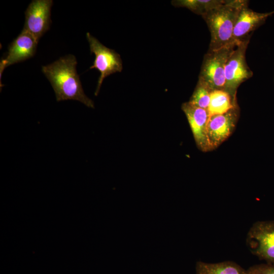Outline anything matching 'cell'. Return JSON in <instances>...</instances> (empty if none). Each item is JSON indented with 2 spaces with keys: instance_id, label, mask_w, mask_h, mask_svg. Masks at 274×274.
<instances>
[{
  "instance_id": "3",
  "label": "cell",
  "mask_w": 274,
  "mask_h": 274,
  "mask_svg": "<svg viewBox=\"0 0 274 274\" xmlns=\"http://www.w3.org/2000/svg\"><path fill=\"white\" fill-rule=\"evenodd\" d=\"M236 44L218 49H209L205 54L198 79L206 83L212 90H225L226 62Z\"/></svg>"
},
{
  "instance_id": "11",
  "label": "cell",
  "mask_w": 274,
  "mask_h": 274,
  "mask_svg": "<svg viewBox=\"0 0 274 274\" xmlns=\"http://www.w3.org/2000/svg\"><path fill=\"white\" fill-rule=\"evenodd\" d=\"M247 5L239 11L233 33V41L235 44L251 37V33L274 11L261 13L249 9Z\"/></svg>"
},
{
  "instance_id": "10",
  "label": "cell",
  "mask_w": 274,
  "mask_h": 274,
  "mask_svg": "<svg viewBox=\"0 0 274 274\" xmlns=\"http://www.w3.org/2000/svg\"><path fill=\"white\" fill-rule=\"evenodd\" d=\"M38 41L29 32L22 31L12 42L6 57L1 62L2 72L8 66L32 57L35 54Z\"/></svg>"
},
{
  "instance_id": "15",
  "label": "cell",
  "mask_w": 274,
  "mask_h": 274,
  "mask_svg": "<svg viewBox=\"0 0 274 274\" xmlns=\"http://www.w3.org/2000/svg\"><path fill=\"white\" fill-rule=\"evenodd\" d=\"M212 91L206 83L198 79L188 102L197 107L208 110Z\"/></svg>"
},
{
  "instance_id": "9",
  "label": "cell",
  "mask_w": 274,
  "mask_h": 274,
  "mask_svg": "<svg viewBox=\"0 0 274 274\" xmlns=\"http://www.w3.org/2000/svg\"><path fill=\"white\" fill-rule=\"evenodd\" d=\"M238 115V107L221 115L210 117L208 123V137L212 150L217 148L233 132Z\"/></svg>"
},
{
  "instance_id": "14",
  "label": "cell",
  "mask_w": 274,
  "mask_h": 274,
  "mask_svg": "<svg viewBox=\"0 0 274 274\" xmlns=\"http://www.w3.org/2000/svg\"><path fill=\"white\" fill-rule=\"evenodd\" d=\"M224 2V0H175L172 4L175 7L186 8L202 16Z\"/></svg>"
},
{
  "instance_id": "5",
  "label": "cell",
  "mask_w": 274,
  "mask_h": 274,
  "mask_svg": "<svg viewBox=\"0 0 274 274\" xmlns=\"http://www.w3.org/2000/svg\"><path fill=\"white\" fill-rule=\"evenodd\" d=\"M246 243L254 255L274 264V220L255 222L247 233Z\"/></svg>"
},
{
  "instance_id": "13",
  "label": "cell",
  "mask_w": 274,
  "mask_h": 274,
  "mask_svg": "<svg viewBox=\"0 0 274 274\" xmlns=\"http://www.w3.org/2000/svg\"><path fill=\"white\" fill-rule=\"evenodd\" d=\"M236 98L224 90H213L208 109L209 116L224 114L237 107Z\"/></svg>"
},
{
  "instance_id": "4",
  "label": "cell",
  "mask_w": 274,
  "mask_h": 274,
  "mask_svg": "<svg viewBox=\"0 0 274 274\" xmlns=\"http://www.w3.org/2000/svg\"><path fill=\"white\" fill-rule=\"evenodd\" d=\"M250 39L237 44L229 55L225 67V91L236 98L237 88L252 77L253 73L246 60V52Z\"/></svg>"
},
{
  "instance_id": "6",
  "label": "cell",
  "mask_w": 274,
  "mask_h": 274,
  "mask_svg": "<svg viewBox=\"0 0 274 274\" xmlns=\"http://www.w3.org/2000/svg\"><path fill=\"white\" fill-rule=\"evenodd\" d=\"M90 51L95 55L93 65L90 69L95 68L100 73L94 94L97 96L104 79L111 74L121 72L123 68L120 54L115 50L107 48L89 32L86 33Z\"/></svg>"
},
{
  "instance_id": "7",
  "label": "cell",
  "mask_w": 274,
  "mask_h": 274,
  "mask_svg": "<svg viewBox=\"0 0 274 274\" xmlns=\"http://www.w3.org/2000/svg\"><path fill=\"white\" fill-rule=\"evenodd\" d=\"M52 0H34L25 11V21L23 31L30 33L38 42L50 28Z\"/></svg>"
},
{
  "instance_id": "16",
  "label": "cell",
  "mask_w": 274,
  "mask_h": 274,
  "mask_svg": "<svg viewBox=\"0 0 274 274\" xmlns=\"http://www.w3.org/2000/svg\"><path fill=\"white\" fill-rule=\"evenodd\" d=\"M248 270L250 274H274V264L267 263L255 264Z\"/></svg>"
},
{
  "instance_id": "1",
  "label": "cell",
  "mask_w": 274,
  "mask_h": 274,
  "mask_svg": "<svg viewBox=\"0 0 274 274\" xmlns=\"http://www.w3.org/2000/svg\"><path fill=\"white\" fill-rule=\"evenodd\" d=\"M77 61L70 54L54 62L42 66V72L54 91L57 101L78 100L89 108H94L93 101L85 94L77 73Z\"/></svg>"
},
{
  "instance_id": "8",
  "label": "cell",
  "mask_w": 274,
  "mask_h": 274,
  "mask_svg": "<svg viewBox=\"0 0 274 274\" xmlns=\"http://www.w3.org/2000/svg\"><path fill=\"white\" fill-rule=\"evenodd\" d=\"M197 148L203 152L212 150L208 137L210 118L207 110L197 107L188 101L182 105Z\"/></svg>"
},
{
  "instance_id": "12",
  "label": "cell",
  "mask_w": 274,
  "mask_h": 274,
  "mask_svg": "<svg viewBox=\"0 0 274 274\" xmlns=\"http://www.w3.org/2000/svg\"><path fill=\"white\" fill-rule=\"evenodd\" d=\"M195 274H250L236 263L225 261L217 263L197 261L195 265Z\"/></svg>"
},
{
  "instance_id": "2",
  "label": "cell",
  "mask_w": 274,
  "mask_h": 274,
  "mask_svg": "<svg viewBox=\"0 0 274 274\" xmlns=\"http://www.w3.org/2000/svg\"><path fill=\"white\" fill-rule=\"evenodd\" d=\"M247 5L248 1L224 0L222 4L202 16L211 33L209 49H218L236 44L233 41L234 26L240 10Z\"/></svg>"
}]
</instances>
